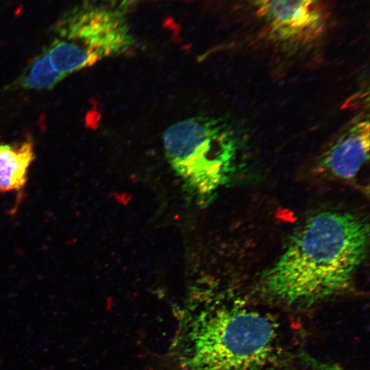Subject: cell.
<instances>
[{
	"mask_svg": "<svg viewBox=\"0 0 370 370\" xmlns=\"http://www.w3.org/2000/svg\"><path fill=\"white\" fill-rule=\"evenodd\" d=\"M163 146L174 172L191 193L201 196L227 180L241 151L232 127L208 116L171 125L164 133Z\"/></svg>",
	"mask_w": 370,
	"mask_h": 370,
	"instance_id": "obj_3",
	"label": "cell"
},
{
	"mask_svg": "<svg viewBox=\"0 0 370 370\" xmlns=\"http://www.w3.org/2000/svg\"><path fill=\"white\" fill-rule=\"evenodd\" d=\"M369 134L368 114L355 116L321 148L317 169L341 180L354 178L369 160Z\"/></svg>",
	"mask_w": 370,
	"mask_h": 370,
	"instance_id": "obj_6",
	"label": "cell"
},
{
	"mask_svg": "<svg viewBox=\"0 0 370 370\" xmlns=\"http://www.w3.org/2000/svg\"><path fill=\"white\" fill-rule=\"evenodd\" d=\"M180 370H264L275 358L278 326L259 312L195 295L173 343Z\"/></svg>",
	"mask_w": 370,
	"mask_h": 370,
	"instance_id": "obj_2",
	"label": "cell"
},
{
	"mask_svg": "<svg viewBox=\"0 0 370 370\" xmlns=\"http://www.w3.org/2000/svg\"><path fill=\"white\" fill-rule=\"evenodd\" d=\"M369 226L349 212L324 211L308 218L263 274L262 292L291 306H310L345 291L364 261Z\"/></svg>",
	"mask_w": 370,
	"mask_h": 370,
	"instance_id": "obj_1",
	"label": "cell"
},
{
	"mask_svg": "<svg viewBox=\"0 0 370 370\" xmlns=\"http://www.w3.org/2000/svg\"><path fill=\"white\" fill-rule=\"evenodd\" d=\"M64 77L52 66L49 58L42 50L30 63L20 79L19 84L27 90H50Z\"/></svg>",
	"mask_w": 370,
	"mask_h": 370,
	"instance_id": "obj_8",
	"label": "cell"
},
{
	"mask_svg": "<svg viewBox=\"0 0 370 370\" xmlns=\"http://www.w3.org/2000/svg\"><path fill=\"white\" fill-rule=\"evenodd\" d=\"M34 159V143L30 140L13 145H0V193L22 190Z\"/></svg>",
	"mask_w": 370,
	"mask_h": 370,
	"instance_id": "obj_7",
	"label": "cell"
},
{
	"mask_svg": "<svg viewBox=\"0 0 370 370\" xmlns=\"http://www.w3.org/2000/svg\"><path fill=\"white\" fill-rule=\"evenodd\" d=\"M101 3L124 12L148 0H99Z\"/></svg>",
	"mask_w": 370,
	"mask_h": 370,
	"instance_id": "obj_10",
	"label": "cell"
},
{
	"mask_svg": "<svg viewBox=\"0 0 370 370\" xmlns=\"http://www.w3.org/2000/svg\"><path fill=\"white\" fill-rule=\"evenodd\" d=\"M53 32L74 44L90 66L130 53L136 45L125 12L101 3L84 1L75 5L58 19Z\"/></svg>",
	"mask_w": 370,
	"mask_h": 370,
	"instance_id": "obj_5",
	"label": "cell"
},
{
	"mask_svg": "<svg viewBox=\"0 0 370 370\" xmlns=\"http://www.w3.org/2000/svg\"><path fill=\"white\" fill-rule=\"evenodd\" d=\"M301 359L310 370H344L337 365L320 361L307 354L302 353Z\"/></svg>",
	"mask_w": 370,
	"mask_h": 370,
	"instance_id": "obj_9",
	"label": "cell"
},
{
	"mask_svg": "<svg viewBox=\"0 0 370 370\" xmlns=\"http://www.w3.org/2000/svg\"><path fill=\"white\" fill-rule=\"evenodd\" d=\"M244 17L260 36L286 53L308 49L320 41L327 27L322 0H240Z\"/></svg>",
	"mask_w": 370,
	"mask_h": 370,
	"instance_id": "obj_4",
	"label": "cell"
}]
</instances>
